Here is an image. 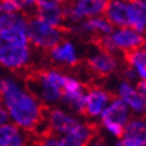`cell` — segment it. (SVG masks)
<instances>
[{
	"label": "cell",
	"mask_w": 146,
	"mask_h": 146,
	"mask_svg": "<svg viewBox=\"0 0 146 146\" xmlns=\"http://www.w3.org/2000/svg\"><path fill=\"white\" fill-rule=\"evenodd\" d=\"M64 38L63 27L51 26L34 15L27 22V39L30 46L42 51H48Z\"/></svg>",
	"instance_id": "277c9868"
},
{
	"label": "cell",
	"mask_w": 146,
	"mask_h": 146,
	"mask_svg": "<svg viewBox=\"0 0 146 146\" xmlns=\"http://www.w3.org/2000/svg\"><path fill=\"white\" fill-rule=\"evenodd\" d=\"M109 0H70L68 4H63L66 23H78L83 19L103 15Z\"/></svg>",
	"instance_id": "30bf717a"
},
{
	"label": "cell",
	"mask_w": 146,
	"mask_h": 146,
	"mask_svg": "<svg viewBox=\"0 0 146 146\" xmlns=\"http://www.w3.org/2000/svg\"><path fill=\"white\" fill-rule=\"evenodd\" d=\"M113 146H146V141L133 139V138H127L122 135V137L117 138V141L114 142Z\"/></svg>",
	"instance_id": "603a6c76"
},
{
	"label": "cell",
	"mask_w": 146,
	"mask_h": 146,
	"mask_svg": "<svg viewBox=\"0 0 146 146\" xmlns=\"http://www.w3.org/2000/svg\"><path fill=\"white\" fill-rule=\"evenodd\" d=\"M123 137L133 138V139H141L146 141V122L142 118V115H134L131 117L123 129Z\"/></svg>",
	"instance_id": "7402d4cb"
},
{
	"label": "cell",
	"mask_w": 146,
	"mask_h": 146,
	"mask_svg": "<svg viewBox=\"0 0 146 146\" xmlns=\"http://www.w3.org/2000/svg\"><path fill=\"white\" fill-rule=\"evenodd\" d=\"M20 12H28L36 8V0H13Z\"/></svg>",
	"instance_id": "cb8c5ba5"
},
{
	"label": "cell",
	"mask_w": 146,
	"mask_h": 146,
	"mask_svg": "<svg viewBox=\"0 0 146 146\" xmlns=\"http://www.w3.org/2000/svg\"><path fill=\"white\" fill-rule=\"evenodd\" d=\"M87 67L94 75L107 78V76L117 74L121 70V59L118 58V54L110 52L99 47L89 52Z\"/></svg>",
	"instance_id": "9c48e42d"
},
{
	"label": "cell",
	"mask_w": 146,
	"mask_h": 146,
	"mask_svg": "<svg viewBox=\"0 0 146 146\" xmlns=\"http://www.w3.org/2000/svg\"><path fill=\"white\" fill-rule=\"evenodd\" d=\"M102 48L114 54H127L135 48L143 47L145 35L129 26L114 27L110 34L99 38Z\"/></svg>",
	"instance_id": "3957f363"
},
{
	"label": "cell",
	"mask_w": 146,
	"mask_h": 146,
	"mask_svg": "<svg viewBox=\"0 0 146 146\" xmlns=\"http://www.w3.org/2000/svg\"><path fill=\"white\" fill-rule=\"evenodd\" d=\"M0 12H20L13 0H0Z\"/></svg>",
	"instance_id": "d4e9b609"
},
{
	"label": "cell",
	"mask_w": 146,
	"mask_h": 146,
	"mask_svg": "<svg viewBox=\"0 0 146 146\" xmlns=\"http://www.w3.org/2000/svg\"><path fill=\"white\" fill-rule=\"evenodd\" d=\"M0 102L8 111L9 121L26 131L44 127V106L28 84L19 76L8 74L0 78Z\"/></svg>",
	"instance_id": "6da1fadb"
},
{
	"label": "cell",
	"mask_w": 146,
	"mask_h": 146,
	"mask_svg": "<svg viewBox=\"0 0 146 146\" xmlns=\"http://www.w3.org/2000/svg\"><path fill=\"white\" fill-rule=\"evenodd\" d=\"M127 15V0H109L103 16L110 22L113 27L126 26Z\"/></svg>",
	"instance_id": "ffe728a7"
},
{
	"label": "cell",
	"mask_w": 146,
	"mask_h": 146,
	"mask_svg": "<svg viewBox=\"0 0 146 146\" xmlns=\"http://www.w3.org/2000/svg\"><path fill=\"white\" fill-rule=\"evenodd\" d=\"M93 137L94 127L83 119V122L76 127L75 131L58 138H59V146H84Z\"/></svg>",
	"instance_id": "d6986e66"
},
{
	"label": "cell",
	"mask_w": 146,
	"mask_h": 146,
	"mask_svg": "<svg viewBox=\"0 0 146 146\" xmlns=\"http://www.w3.org/2000/svg\"><path fill=\"white\" fill-rule=\"evenodd\" d=\"M43 122H44L46 130L50 131V134L62 137L75 131L76 127L83 122V119L68 109L51 106L47 111H44Z\"/></svg>",
	"instance_id": "52a82bcc"
},
{
	"label": "cell",
	"mask_w": 146,
	"mask_h": 146,
	"mask_svg": "<svg viewBox=\"0 0 146 146\" xmlns=\"http://www.w3.org/2000/svg\"><path fill=\"white\" fill-rule=\"evenodd\" d=\"M66 72L59 68H46L30 82L28 87L32 90L43 106H58L62 99V89Z\"/></svg>",
	"instance_id": "7a4b0ae2"
},
{
	"label": "cell",
	"mask_w": 146,
	"mask_h": 146,
	"mask_svg": "<svg viewBox=\"0 0 146 146\" xmlns=\"http://www.w3.org/2000/svg\"><path fill=\"white\" fill-rule=\"evenodd\" d=\"M114 27L110 24L103 15L93 16L89 19H83L78 23L72 24V30H75L78 34L86 36H94V38H102V36L110 34Z\"/></svg>",
	"instance_id": "9a60e30c"
},
{
	"label": "cell",
	"mask_w": 146,
	"mask_h": 146,
	"mask_svg": "<svg viewBox=\"0 0 146 146\" xmlns=\"http://www.w3.org/2000/svg\"><path fill=\"white\" fill-rule=\"evenodd\" d=\"M0 146H30V134L9 121L0 125Z\"/></svg>",
	"instance_id": "e0dca14e"
},
{
	"label": "cell",
	"mask_w": 146,
	"mask_h": 146,
	"mask_svg": "<svg viewBox=\"0 0 146 146\" xmlns=\"http://www.w3.org/2000/svg\"><path fill=\"white\" fill-rule=\"evenodd\" d=\"M9 122V115H8V111L5 109V106L0 102V125H4Z\"/></svg>",
	"instance_id": "4316f807"
},
{
	"label": "cell",
	"mask_w": 146,
	"mask_h": 146,
	"mask_svg": "<svg viewBox=\"0 0 146 146\" xmlns=\"http://www.w3.org/2000/svg\"><path fill=\"white\" fill-rule=\"evenodd\" d=\"M126 26L145 34L146 30V0H127Z\"/></svg>",
	"instance_id": "ac0fdd59"
},
{
	"label": "cell",
	"mask_w": 146,
	"mask_h": 146,
	"mask_svg": "<svg viewBox=\"0 0 146 146\" xmlns=\"http://www.w3.org/2000/svg\"><path fill=\"white\" fill-rule=\"evenodd\" d=\"M84 146H107V145L105 143V141H103V139H99V138L93 137Z\"/></svg>",
	"instance_id": "f1b7e54d"
},
{
	"label": "cell",
	"mask_w": 146,
	"mask_h": 146,
	"mask_svg": "<svg viewBox=\"0 0 146 146\" xmlns=\"http://www.w3.org/2000/svg\"><path fill=\"white\" fill-rule=\"evenodd\" d=\"M38 146H59V138L56 135H52V134L44 135L39 141Z\"/></svg>",
	"instance_id": "484cf974"
},
{
	"label": "cell",
	"mask_w": 146,
	"mask_h": 146,
	"mask_svg": "<svg viewBox=\"0 0 146 146\" xmlns=\"http://www.w3.org/2000/svg\"><path fill=\"white\" fill-rule=\"evenodd\" d=\"M123 78L134 82L146 79V50L143 47L127 52Z\"/></svg>",
	"instance_id": "2e32d148"
},
{
	"label": "cell",
	"mask_w": 146,
	"mask_h": 146,
	"mask_svg": "<svg viewBox=\"0 0 146 146\" xmlns=\"http://www.w3.org/2000/svg\"><path fill=\"white\" fill-rule=\"evenodd\" d=\"M50 59L56 66L75 67L80 62V50L72 39L63 38L59 43L48 50Z\"/></svg>",
	"instance_id": "5bb4252c"
},
{
	"label": "cell",
	"mask_w": 146,
	"mask_h": 146,
	"mask_svg": "<svg viewBox=\"0 0 146 146\" xmlns=\"http://www.w3.org/2000/svg\"><path fill=\"white\" fill-rule=\"evenodd\" d=\"M38 18L44 20L51 26L63 27L66 24V16H64V7L63 4H54V5H43V7H36Z\"/></svg>",
	"instance_id": "44dd1931"
},
{
	"label": "cell",
	"mask_w": 146,
	"mask_h": 146,
	"mask_svg": "<svg viewBox=\"0 0 146 146\" xmlns=\"http://www.w3.org/2000/svg\"><path fill=\"white\" fill-rule=\"evenodd\" d=\"M115 97L126 103L133 115H143L146 111V94L138 90L134 80L121 78L114 87Z\"/></svg>",
	"instance_id": "8fae6325"
},
{
	"label": "cell",
	"mask_w": 146,
	"mask_h": 146,
	"mask_svg": "<svg viewBox=\"0 0 146 146\" xmlns=\"http://www.w3.org/2000/svg\"><path fill=\"white\" fill-rule=\"evenodd\" d=\"M66 0H36V7L43 5H54V4H64Z\"/></svg>",
	"instance_id": "83f0119b"
},
{
	"label": "cell",
	"mask_w": 146,
	"mask_h": 146,
	"mask_svg": "<svg viewBox=\"0 0 146 146\" xmlns=\"http://www.w3.org/2000/svg\"><path fill=\"white\" fill-rule=\"evenodd\" d=\"M133 114L126 106V103L119 98L113 97L98 121L101 122V127L106 135L117 139L122 137L125 126Z\"/></svg>",
	"instance_id": "5b68a950"
},
{
	"label": "cell",
	"mask_w": 146,
	"mask_h": 146,
	"mask_svg": "<svg viewBox=\"0 0 146 146\" xmlns=\"http://www.w3.org/2000/svg\"><path fill=\"white\" fill-rule=\"evenodd\" d=\"M34 54L30 43L3 42L0 46V67L11 72H18L30 66Z\"/></svg>",
	"instance_id": "8992f818"
},
{
	"label": "cell",
	"mask_w": 146,
	"mask_h": 146,
	"mask_svg": "<svg viewBox=\"0 0 146 146\" xmlns=\"http://www.w3.org/2000/svg\"><path fill=\"white\" fill-rule=\"evenodd\" d=\"M1 44H3V40H1V39H0V46H1Z\"/></svg>",
	"instance_id": "f546056e"
},
{
	"label": "cell",
	"mask_w": 146,
	"mask_h": 146,
	"mask_svg": "<svg viewBox=\"0 0 146 146\" xmlns=\"http://www.w3.org/2000/svg\"><path fill=\"white\" fill-rule=\"evenodd\" d=\"M111 93L102 86H91L86 89L82 114H84L91 121H98L107 107L109 102L111 101Z\"/></svg>",
	"instance_id": "4fadbf2b"
},
{
	"label": "cell",
	"mask_w": 146,
	"mask_h": 146,
	"mask_svg": "<svg viewBox=\"0 0 146 146\" xmlns=\"http://www.w3.org/2000/svg\"><path fill=\"white\" fill-rule=\"evenodd\" d=\"M84 93H86V86L83 84V82L78 76L66 72L60 103L64 105L66 109H68L70 111L79 115L83 113Z\"/></svg>",
	"instance_id": "7c38bea8"
},
{
	"label": "cell",
	"mask_w": 146,
	"mask_h": 146,
	"mask_svg": "<svg viewBox=\"0 0 146 146\" xmlns=\"http://www.w3.org/2000/svg\"><path fill=\"white\" fill-rule=\"evenodd\" d=\"M0 78H1V75H0Z\"/></svg>",
	"instance_id": "4dcf8cb0"
},
{
	"label": "cell",
	"mask_w": 146,
	"mask_h": 146,
	"mask_svg": "<svg viewBox=\"0 0 146 146\" xmlns=\"http://www.w3.org/2000/svg\"><path fill=\"white\" fill-rule=\"evenodd\" d=\"M24 12H0V39L12 43H28Z\"/></svg>",
	"instance_id": "ba28073f"
}]
</instances>
